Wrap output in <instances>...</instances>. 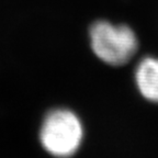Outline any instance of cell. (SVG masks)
Instances as JSON below:
<instances>
[{
	"instance_id": "6da1fadb",
	"label": "cell",
	"mask_w": 158,
	"mask_h": 158,
	"mask_svg": "<svg viewBox=\"0 0 158 158\" xmlns=\"http://www.w3.org/2000/svg\"><path fill=\"white\" fill-rule=\"evenodd\" d=\"M89 34L96 56L111 66L126 64L137 51V37L133 30L125 24L97 21L91 25Z\"/></svg>"
},
{
	"instance_id": "7a4b0ae2",
	"label": "cell",
	"mask_w": 158,
	"mask_h": 158,
	"mask_svg": "<svg viewBox=\"0 0 158 158\" xmlns=\"http://www.w3.org/2000/svg\"><path fill=\"white\" fill-rule=\"evenodd\" d=\"M81 122L74 112L57 109L49 112L42 124L40 138L52 156L67 158L74 155L82 141Z\"/></svg>"
},
{
	"instance_id": "3957f363",
	"label": "cell",
	"mask_w": 158,
	"mask_h": 158,
	"mask_svg": "<svg viewBox=\"0 0 158 158\" xmlns=\"http://www.w3.org/2000/svg\"><path fill=\"white\" fill-rule=\"evenodd\" d=\"M135 81L144 98L158 103V58L142 59L136 68Z\"/></svg>"
}]
</instances>
